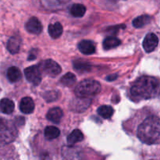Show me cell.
Wrapping results in <instances>:
<instances>
[{"instance_id": "obj_1", "label": "cell", "mask_w": 160, "mask_h": 160, "mask_svg": "<svg viewBox=\"0 0 160 160\" xmlns=\"http://www.w3.org/2000/svg\"><path fill=\"white\" fill-rule=\"evenodd\" d=\"M131 95L138 100L151 99L158 97L160 95V81L153 77H141L131 87Z\"/></svg>"}, {"instance_id": "obj_2", "label": "cell", "mask_w": 160, "mask_h": 160, "mask_svg": "<svg viewBox=\"0 0 160 160\" xmlns=\"http://www.w3.org/2000/svg\"><path fill=\"white\" fill-rule=\"evenodd\" d=\"M137 134L143 143L157 144L160 142V119L155 116L147 117L139 125Z\"/></svg>"}, {"instance_id": "obj_3", "label": "cell", "mask_w": 160, "mask_h": 160, "mask_svg": "<svg viewBox=\"0 0 160 160\" xmlns=\"http://www.w3.org/2000/svg\"><path fill=\"white\" fill-rule=\"evenodd\" d=\"M101 92V84L95 80H84L77 85L75 94L79 98L95 96Z\"/></svg>"}, {"instance_id": "obj_4", "label": "cell", "mask_w": 160, "mask_h": 160, "mask_svg": "<svg viewBox=\"0 0 160 160\" xmlns=\"http://www.w3.org/2000/svg\"><path fill=\"white\" fill-rule=\"evenodd\" d=\"M17 134V128L12 122L0 118V147L13 142Z\"/></svg>"}, {"instance_id": "obj_5", "label": "cell", "mask_w": 160, "mask_h": 160, "mask_svg": "<svg viewBox=\"0 0 160 160\" xmlns=\"http://www.w3.org/2000/svg\"><path fill=\"white\" fill-rule=\"evenodd\" d=\"M41 73H45L50 77H56L62 71L60 66L52 59L43 60L38 65Z\"/></svg>"}, {"instance_id": "obj_6", "label": "cell", "mask_w": 160, "mask_h": 160, "mask_svg": "<svg viewBox=\"0 0 160 160\" xmlns=\"http://www.w3.org/2000/svg\"><path fill=\"white\" fill-rule=\"evenodd\" d=\"M24 76L33 85H38L42 81V73L38 66H31L24 70Z\"/></svg>"}, {"instance_id": "obj_7", "label": "cell", "mask_w": 160, "mask_h": 160, "mask_svg": "<svg viewBox=\"0 0 160 160\" xmlns=\"http://www.w3.org/2000/svg\"><path fill=\"white\" fill-rule=\"evenodd\" d=\"M92 100L88 98H79L73 99L70 103V109L78 112H82L90 106Z\"/></svg>"}, {"instance_id": "obj_8", "label": "cell", "mask_w": 160, "mask_h": 160, "mask_svg": "<svg viewBox=\"0 0 160 160\" xmlns=\"http://www.w3.org/2000/svg\"><path fill=\"white\" fill-rule=\"evenodd\" d=\"M159 44V38L153 33H149L145 36L143 41V48L147 52H151L156 49Z\"/></svg>"}, {"instance_id": "obj_9", "label": "cell", "mask_w": 160, "mask_h": 160, "mask_svg": "<svg viewBox=\"0 0 160 160\" xmlns=\"http://www.w3.org/2000/svg\"><path fill=\"white\" fill-rule=\"evenodd\" d=\"M62 154L64 160H84V155L78 148H71L70 146L64 148Z\"/></svg>"}, {"instance_id": "obj_10", "label": "cell", "mask_w": 160, "mask_h": 160, "mask_svg": "<svg viewBox=\"0 0 160 160\" xmlns=\"http://www.w3.org/2000/svg\"><path fill=\"white\" fill-rule=\"evenodd\" d=\"M27 31L34 34H39L42 31V25L40 20L36 17H31L25 24Z\"/></svg>"}, {"instance_id": "obj_11", "label": "cell", "mask_w": 160, "mask_h": 160, "mask_svg": "<svg viewBox=\"0 0 160 160\" xmlns=\"http://www.w3.org/2000/svg\"><path fill=\"white\" fill-rule=\"evenodd\" d=\"M80 52L84 55H92L95 52V45L92 41L83 40L78 44Z\"/></svg>"}, {"instance_id": "obj_12", "label": "cell", "mask_w": 160, "mask_h": 160, "mask_svg": "<svg viewBox=\"0 0 160 160\" xmlns=\"http://www.w3.org/2000/svg\"><path fill=\"white\" fill-rule=\"evenodd\" d=\"M20 109L25 114L31 113L34 109V102L32 98L30 97L22 98L20 103Z\"/></svg>"}, {"instance_id": "obj_13", "label": "cell", "mask_w": 160, "mask_h": 160, "mask_svg": "<svg viewBox=\"0 0 160 160\" xmlns=\"http://www.w3.org/2000/svg\"><path fill=\"white\" fill-rule=\"evenodd\" d=\"M63 116L62 110L59 107H55L48 111L46 117L48 120L55 123H59Z\"/></svg>"}, {"instance_id": "obj_14", "label": "cell", "mask_w": 160, "mask_h": 160, "mask_svg": "<svg viewBox=\"0 0 160 160\" xmlns=\"http://www.w3.org/2000/svg\"><path fill=\"white\" fill-rule=\"evenodd\" d=\"M21 45V39L19 37H11L7 42V49L11 54H16L19 52Z\"/></svg>"}, {"instance_id": "obj_15", "label": "cell", "mask_w": 160, "mask_h": 160, "mask_svg": "<svg viewBox=\"0 0 160 160\" xmlns=\"http://www.w3.org/2000/svg\"><path fill=\"white\" fill-rule=\"evenodd\" d=\"M84 139V134L80 130H74L68 135L67 138L68 146H73L77 142H80Z\"/></svg>"}, {"instance_id": "obj_16", "label": "cell", "mask_w": 160, "mask_h": 160, "mask_svg": "<svg viewBox=\"0 0 160 160\" xmlns=\"http://www.w3.org/2000/svg\"><path fill=\"white\" fill-rule=\"evenodd\" d=\"M15 105L9 98H2L0 101V111L5 114H11L14 110Z\"/></svg>"}, {"instance_id": "obj_17", "label": "cell", "mask_w": 160, "mask_h": 160, "mask_svg": "<svg viewBox=\"0 0 160 160\" xmlns=\"http://www.w3.org/2000/svg\"><path fill=\"white\" fill-rule=\"evenodd\" d=\"M48 34L52 38H58L62 34V26L60 23L56 22V23H52L48 26Z\"/></svg>"}, {"instance_id": "obj_18", "label": "cell", "mask_w": 160, "mask_h": 160, "mask_svg": "<svg viewBox=\"0 0 160 160\" xmlns=\"http://www.w3.org/2000/svg\"><path fill=\"white\" fill-rule=\"evenodd\" d=\"M22 73L20 70L17 67H12L8 69L7 70V78L10 82L14 83L20 81L21 79Z\"/></svg>"}, {"instance_id": "obj_19", "label": "cell", "mask_w": 160, "mask_h": 160, "mask_svg": "<svg viewBox=\"0 0 160 160\" xmlns=\"http://www.w3.org/2000/svg\"><path fill=\"white\" fill-rule=\"evenodd\" d=\"M121 42L116 37H107L103 41V48L106 50L112 49L120 45Z\"/></svg>"}, {"instance_id": "obj_20", "label": "cell", "mask_w": 160, "mask_h": 160, "mask_svg": "<svg viewBox=\"0 0 160 160\" xmlns=\"http://www.w3.org/2000/svg\"><path fill=\"white\" fill-rule=\"evenodd\" d=\"M151 22V17L148 15H142L138 17L137 18L133 20V26L135 28H143L144 26L147 25Z\"/></svg>"}, {"instance_id": "obj_21", "label": "cell", "mask_w": 160, "mask_h": 160, "mask_svg": "<svg viewBox=\"0 0 160 160\" xmlns=\"http://www.w3.org/2000/svg\"><path fill=\"white\" fill-rule=\"evenodd\" d=\"M73 66L76 70L81 73L84 72H88L91 70L92 66L88 61H82V60H76L73 62Z\"/></svg>"}, {"instance_id": "obj_22", "label": "cell", "mask_w": 160, "mask_h": 160, "mask_svg": "<svg viewBox=\"0 0 160 160\" xmlns=\"http://www.w3.org/2000/svg\"><path fill=\"white\" fill-rule=\"evenodd\" d=\"M70 13L75 17H82L85 14L86 7L82 4H73L70 7Z\"/></svg>"}, {"instance_id": "obj_23", "label": "cell", "mask_w": 160, "mask_h": 160, "mask_svg": "<svg viewBox=\"0 0 160 160\" xmlns=\"http://www.w3.org/2000/svg\"><path fill=\"white\" fill-rule=\"evenodd\" d=\"M60 134V131L54 126L47 127L45 130V136L48 140H53L57 138Z\"/></svg>"}, {"instance_id": "obj_24", "label": "cell", "mask_w": 160, "mask_h": 160, "mask_svg": "<svg viewBox=\"0 0 160 160\" xmlns=\"http://www.w3.org/2000/svg\"><path fill=\"white\" fill-rule=\"evenodd\" d=\"M113 109L109 106H101L97 109V112L104 119H109L113 115Z\"/></svg>"}, {"instance_id": "obj_25", "label": "cell", "mask_w": 160, "mask_h": 160, "mask_svg": "<svg viewBox=\"0 0 160 160\" xmlns=\"http://www.w3.org/2000/svg\"><path fill=\"white\" fill-rule=\"evenodd\" d=\"M77 81L76 76L72 73H67L61 78L60 83L66 87H71Z\"/></svg>"}, {"instance_id": "obj_26", "label": "cell", "mask_w": 160, "mask_h": 160, "mask_svg": "<svg viewBox=\"0 0 160 160\" xmlns=\"http://www.w3.org/2000/svg\"><path fill=\"white\" fill-rule=\"evenodd\" d=\"M58 93L56 92H48L44 95V98L46 102H53L57 99Z\"/></svg>"}, {"instance_id": "obj_27", "label": "cell", "mask_w": 160, "mask_h": 160, "mask_svg": "<svg viewBox=\"0 0 160 160\" xmlns=\"http://www.w3.org/2000/svg\"><path fill=\"white\" fill-rule=\"evenodd\" d=\"M117 78V74H111L109 75V76H108L107 78H106V79H107V81H114V80H116Z\"/></svg>"}]
</instances>
